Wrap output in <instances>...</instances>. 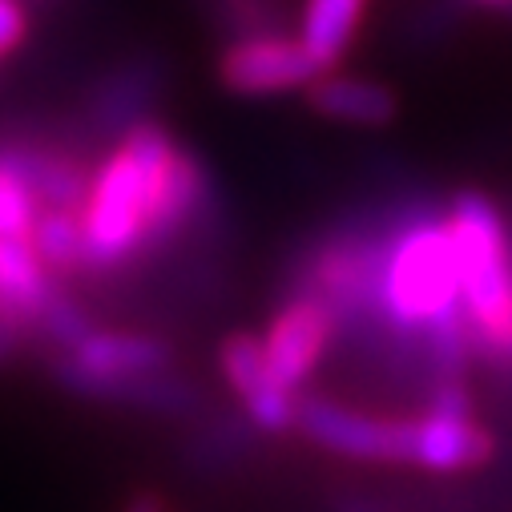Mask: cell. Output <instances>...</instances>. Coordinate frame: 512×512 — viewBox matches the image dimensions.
<instances>
[{"label":"cell","instance_id":"2","mask_svg":"<svg viewBox=\"0 0 512 512\" xmlns=\"http://www.w3.org/2000/svg\"><path fill=\"white\" fill-rule=\"evenodd\" d=\"M367 295L375 307L404 331H432L444 319H456L460 279H456V250L444 222H412L404 226L388 254L371 263Z\"/></svg>","mask_w":512,"mask_h":512},{"label":"cell","instance_id":"5","mask_svg":"<svg viewBox=\"0 0 512 512\" xmlns=\"http://www.w3.org/2000/svg\"><path fill=\"white\" fill-rule=\"evenodd\" d=\"M319 77L315 61L299 45V37L287 33H254L234 37L218 57V81L226 93L238 97H271L307 89Z\"/></svg>","mask_w":512,"mask_h":512},{"label":"cell","instance_id":"18","mask_svg":"<svg viewBox=\"0 0 512 512\" xmlns=\"http://www.w3.org/2000/svg\"><path fill=\"white\" fill-rule=\"evenodd\" d=\"M21 339H25L21 331H13L9 323H0V363H5V359H9V355L21 347Z\"/></svg>","mask_w":512,"mask_h":512},{"label":"cell","instance_id":"20","mask_svg":"<svg viewBox=\"0 0 512 512\" xmlns=\"http://www.w3.org/2000/svg\"><path fill=\"white\" fill-rule=\"evenodd\" d=\"M480 5H512V0H480Z\"/></svg>","mask_w":512,"mask_h":512},{"label":"cell","instance_id":"19","mask_svg":"<svg viewBox=\"0 0 512 512\" xmlns=\"http://www.w3.org/2000/svg\"><path fill=\"white\" fill-rule=\"evenodd\" d=\"M343 512H371V508H363V504H347Z\"/></svg>","mask_w":512,"mask_h":512},{"label":"cell","instance_id":"10","mask_svg":"<svg viewBox=\"0 0 512 512\" xmlns=\"http://www.w3.org/2000/svg\"><path fill=\"white\" fill-rule=\"evenodd\" d=\"M307 101L319 117L327 121H343V125H388L396 117V93L388 85H379L371 77H339V73H319L307 85Z\"/></svg>","mask_w":512,"mask_h":512},{"label":"cell","instance_id":"9","mask_svg":"<svg viewBox=\"0 0 512 512\" xmlns=\"http://www.w3.org/2000/svg\"><path fill=\"white\" fill-rule=\"evenodd\" d=\"M53 367H69L81 375H146V371H170L174 347L158 335L142 331H89L69 351H57Z\"/></svg>","mask_w":512,"mask_h":512},{"label":"cell","instance_id":"11","mask_svg":"<svg viewBox=\"0 0 512 512\" xmlns=\"http://www.w3.org/2000/svg\"><path fill=\"white\" fill-rule=\"evenodd\" d=\"M363 9H367V0H303L299 45L307 49L319 73L335 69L347 57L363 25Z\"/></svg>","mask_w":512,"mask_h":512},{"label":"cell","instance_id":"12","mask_svg":"<svg viewBox=\"0 0 512 512\" xmlns=\"http://www.w3.org/2000/svg\"><path fill=\"white\" fill-rule=\"evenodd\" d=\"M33 246L53 279L81 271V210L45 206L33 226Z\"/></svg>","mask_w":512,"mask_h":512},{"label":"cell","instance_id":"8","mask_svg":"<svg viewBox=\"0 0 512 512\" xmlns=\"http://www.w3.org/2000/svg\"><path fill=\"white\" fill-rule=\"evenodd\" d=\"M331 327H335L331 303L319 295H295L271 319V327L263 335V351H267L271 371L291 392H299L311 379V371L319 367V359L331 343Z\"/></svg>","mask_w":512,"mask_h":512},{"label":"cell","instance_id":"14","mask_svg":"<svg viewBox=\"0 0 512 512\" xmlns=\"http://www.w3.org/2000/svg\"><path fill=\"white\" fill-rule=\"evenodd\" d=\"M254 436H259V428L250 420H218L206 432H198L190 460L194 468H230L238 456L254 448Z\"/></svg>","mask_w":512,"mask_h":512},{"label":"cell","instance_id":"17","mask_svg":"<svg viewBox=\"0 0 512 512\" xmlns=\"http://www.w3.org/2000/svg\"><path fill=\"white\" fill-rule=\"evenodd\" d=\"M121 512H170V504L158 492H138V496H130V504H125Z\"/></svg>","mask_w":512,"mask_h":512},{"label":"cell","instance_id":"3","mask_svg":"<svg viewBox=\"0 0 512 512\" xmlns=\"http://www.w3.org/2000/svg\"><path fill=\"white\" fill-rule=\"evenodd\" d=\"M444 226L456 250L460 307L468 323L492 351L512 355V263L496 206L480 194H460Z\"/></svg>","mask_w":512,"mask_h":512},{"label":"cell","instance_id":"16","mask_svg":"<svg viewBox=\"0 0 512 512\" xmlns=\"http://www.w3.org/2000/svg\"><path fill=\"white\" fill-rule=\"evenodd\" d=\"M29 37V13L21 9V0H0V57L21 49Z\"/></svg>","mask_w":512,"mask_h":512},{"label":"cell","instance_id":"15","mask_svg":"<svg viewBox=\"0 0 512 512\" xmlns=\"http://www.w3.org/2000/svg\"><path fill=\"white\" fill-rule=\"evenodd\" d=\"M214 25H222L234 37H254V33H279V0H202Z\"/></svg>","mask_w":512,"mask_h":512},{"label":"cell","instance_id":"6","mask_svg":"<svg viewBox=\"0 0 512 512\" xmlns=\"http://www.w3.org/2000/svg\"><path fill=\"white\" fill-rule=\"evenodd\" d=\"M218 367H222L226 383L234 388V396L242 400L246 420L259 432L283 436V432L295 428V420H299V392H291L287 383L271 371L259 335L238 331V335L222 339Z\"/></svg>","mask_w":512,"mask_h":512},{"label":"cell","instance_id":"4","mask_svg":"<svg viewBox=\"0 0 512 512\" xmlns=\"http://www.w3.org/2000/svg\"><path fill=\"white\" fill-rule=\"evenodd\" d=\"M295 428L311 444H319L335 456L424 468V436H428L424 416L420 420H388V416L355 412V408H343L335 400L311 396V400H299Z\"/></svg>","mask_w":512,"mask_h":512},{"label":"cell","instance_id":"1","mask_svg":"<svg viewBox=\"0 0 512 512\" xmlns=\"http://www.w3.org/2000/svg\"><path fill=\"white\" fill-rule=\"evenodd\" d=\"M214 206L206 166L142 117L89 178L81 202V275H113L186 234Z\"/></svg>","mask_w":512,"mask_h":512},{"label":"cell","instance_id":"7","mask_svg":"<svg viewBox=\"0 0 512 512\" xmlns=\"http://www.w3.org/2000/svg\"><path fill=\"white\" fill-rule=\"evenodd\" d=\"M53 379L81 400L109 404V408H134L150 416H190L198 412V400H202V392L174 367L146 371V375H81L69 367H53Z\"/></svg>","mask_w":512,"mask_h":512},{"label":"cell","instance_id":"13","mask_svg":"<svg viewBox=\"0 0 512 512\" xmlns=\"http://www.w3.org/2000/svg\"><path fill=\"white\" fill-rule=\"evenodd\" d=\"M154 89H158V69L154 65H130L97 93V121L117 125L125 134L134 121H142V109L150 105Z\"/></svg>","mask_w":512,"mask_h":512}]
</instances>
